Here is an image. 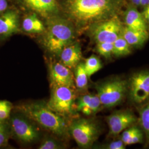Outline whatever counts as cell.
I'll use <instances>...</instances> for the list:
<instances>
[{"label":"cell","instance_id":"f1b7e54d","mask_svg":"<svg viewBox=\"0 0 149 149\" xmlns=\"http://www.w3.org/2000/svg\"><path fill=\"white\" fill-rule=\"evenodd\" d=\"M144 138L143 133L141 130H140L137 133L135 134L133 137L130 139L126 143L125 145H130L133 144H138L143 142Z\"/></svg>","mask_w":149,"mask_h":149},{"label":"cell","instance_id":"d6986e66","mask_svg":"<svg viewBox=\"0 0 149 149\" xmlns=\"http://www.w3.org/2000/svg\"><path fill=\"white\" fill-rule=\"evenodd\" d=\"M74 70V84L77 89L83 90L88 85V77L86 72L84 63L80 62L75 68Z\"/></svg>","mask_w":149,"mask_h":149},{"label":"cell","instance_id":"cb8c5ba5","mask_svg":"<svg viewBox=\"0 0 149 149\" xmlns=\"http://www.w3.org/2000/svg\"><path fill=\"white\" fill-rule=\"evenodd\" d=\"M11 134L9 122L7 121V120H0V148L7 144Z\"/></svg>","mask_w":149,"mask_h":149},{"label":"cell","instance_id":"83f0119b","mask_svg":"<svg viewBox=\"0 0 149 149\" xmlns=\"http://www.w3.org/2000/svg\"><path fill=\"white\" fill-rule=\"evenodd\" d=\"M125 145L122 140L113 141L109 144L103 146L102 148L106 149H125Z\"/></svg>","mask_w":149,"mask_h":149},{"label":"cell","instance_id":"603a6c76","mask_svg":"<svg viewBox=\"0 0 149 149\" xmlns=\"http://www.w3.org/2000/svg\"><path fill=\"white\" fill-rule=\"evenodd\" d=\"M60 139H56L50 136L44 138L39 149H61L65 148V145L60 141Z\"/></svg>","mask_w":149,"mask_h":149},{"label":"cell","instance_id":"5bb4252c","mask_svg":"<svg viewBox=\"0 0 149 149\" xmlns=\"http://www.w3.org/2000/svg\"><path fill=\"white\" fill-rule=\"evenodd\" d=\"M60 62L70 69L74 68L82 59V52L80 44L72 43L61 52L59 56Z\"/></svg>","mask_w":149,"mask_h":149},{"label":"cell","instance_id":"4dcf8cb0","mask_svg":"<svg viewBox=\"0 0 149 149\" xmlns=\"http://www.w3.org/2000/svg\"><path fill=\"white\" fill-rule=\"evenodd\" d=\"M145 7V8L144 9V12L143 13V15L145 21L149 23V4Z\"/></svg>","mask_w":149,"mask_h":149},{"label":"cell","instance_id":"9c48e42d","mask_svg":"<svg viewBox=\"0 0 149 149\" xmlns=\"http://www.w3.org/2000/svg\"><path fill=\"white\" fill-rule=\"evenodd\" d=\"M128 90L131 100L140 104L149 98V70L136 72L130 77Z\"/></svg>","mask_w":149,"mask_h":149},{"label":"cell","instance_id":"5b68a950","mask_svg":"<svg viewBox=\"0 0 149 149\" xmlns=\"http://www.w3.org/2000/svg\"><path fill=\"white\" fill-rule=\"evenodd\" d=\"M69 133L79 147L87 149L91 147L98 138L101 130L95 120L80 118L70 121Z\"/></svg>","mask_w":149,"mask_h":149},{"label":"cell","instance_id":"4316f807","mask_svg":"<svg viewBox=\"0 0 149 149\" xmlns=\"http://www.w3.org/2000/svg\"><path fill=\"white\" fill-rule=\"evenodd\" d=\"M140 130V129L135 127V126H132L129 128H127L125 130L123 131L121 140L123 141V143L125 145L126 143L128 140L133 137L135 134L137 133Z\"/></svg>","mask_w":149,"mask_h":149},{"label":"cell","instance_id":"7c38bea8","mask_svg":"<svg viewBox=\"0 0 149 149\" xmlns=\"http://www.w3.org/2000/svg\"><path fill=\"white\" fill-rule=\"evenodd\" d=\"M102 107L97 95H85L80 96L76 102V112H81L86 116L95 114Z\"/></svg>","mask_w":149,"mask_h":149},{"label":"cell","instance_id":"1f68e13d","mask_svg":"<svg viewBox=\"0 0 149 149\" xmlns=\"http://www.w3.org/2000/svg\"><path fill=\"white\" fill-rule=\"evenodd\" d=\"M149 4V0H140V6L145 7Z\"/></svg>","mask_w":149,"mask_h":149},{"label":"cell","instance_id":"ac0fdd59","mask_svg":"<svg viewBox=\"0 0 149 149\" xmlns=\"http://www.w3.org/2000/svg\"><path fill=\"white\" fill-rule=\"evenodd\" d=\"M23 31L29 33H42L45 30V27L37 16L34 14L27 16L22 22Z\"/></svg>","mask_w":149,"mask_h":149},{"label":"cell","instance_id":"3957f363","mask_svg":"<svg viewBox=\"0 0 149 149\" xmlns=\"http://www.w3.org/2000/svg\"><path fill=\"white\" fill-rule=\"evenodd\" d=\"M44 45L50 53L59 56L63 49L74 42L75 32L69 22L60 18L48 21L44 31Z\"/></svg>","mask_w":149,"mask_h":149},{"label":"cell","instance_id":"8fae6325","mask_svg":"<svg viewBox=\"0 0 149 149\" xmlns=\"http://www.w3.org/2000/svg\"><path fill=\"white\" fill-rule=\"evenodd\" d=\"M51 87L65 86L74 88V74L69 68L61 62H53L49 66Z\"/></svg>","mask_w":149,"mask_h":149},{"label":"cell","instance_id":"6da1fadb","mask_svg":"<svg viewBox=\"0 0 149 149\" xmlns=\"http://www.w3.org/2000/svg\"><path fill=\"white\" fill-rule=\"evenodd\" d=\"M125 0H70V15L82 26L93 24L118 16Z\"/></svg>","mask_w":149,"mask_h":149},{"label":"cell","instance_id":"9a60e30c","mask_svg":"<svg viewBox=\"0 0 149 149\" xmlns=\"http://www.w3.org/2000/svg\"><path fill=\"white\" fill-rule=\"evenodd\" d=\"M28 8L45 17L53 16L58 10L55 0H22Z\"/></svg>","mask_w":149,"mask_h":149},{"label":"cell","instance_id":"30bf717a","mask_svg":"<svg viewBox=\"0 0 149 149\" xmlns=\"http://www.w3.org/2000/svg\"><path fill=\"white\" fill-rule=\"evenodd\" d=\"M138 118L128 110L116 111L106 118L109 127V135L117 136L124 130L133 126L138 121Z\"/></svg>","mask_w":149,"mask_h":149},{"label":"cell","instance_id":"e0dca14e","mask_svg":"<svg viewBox=\"0 0 149 149\" xmlns=\"http://www.w3.org/2000/svg\"><path fill=\"white\" fill-rule=\"evenodd\" d=\"M121 36L132 47L140 48L149 39L147 31H135L128 27H123Z\"/></svg>","mask_w":149,"mask_h":149},{"label":"cell","instance_id":"ba28073f","mask_svg":"<svg viewBox=\"0 0 149 149\" xmlns=\"http://www.w3.org/2000/svg\"><path fill=\"white\" fill-rule=\"evenodd\" d=\"M122 22L118 16L92 24L90 29L91 37L96 43H113L121 36Z\"/></svg>","mask_w":149,"mask_h":149},{"label":"cell","instance_id":"44dd1931","mask_svg":"<svg viewBox=\"0 0 149 149\" xmlns=\"http://www.w3.org/2000/svg\"><path fill=\"white\" fill-rule=\"evenodd\" d=\"M84 66L88 78L101 69L102 68L100 59L95 55H92L86 59Z\"/></svg>","mask_w":149,"mask_h":149},{"label":"cell","instance_id":"d6a6232c","mask_svg":"<svg viewBox=\"0 0 149 149\" xmlns=\"http://www.w3.org/2000/svg\"><path fill=\"white\" fill-rule=\"evenodd\" d=\"M130 2L132 3V4L134 6H140V0H130Z\"/></svg>","mask_w":149,"mask_h":149},{"label":"cell","instance_id":"ffe728a7","mask_svg":"<svg viewBox=\"0 0 149 149\" xmlns=\"http://www.w3.org/2000/svg\"><path fill=\"white\" fill-rule=\"evenodd\" d=\"M131 53V47L123 37L119 36L113 42V55L116 57H122Z\"/></svg>","mask_w":149,"mask_h":149},{"label":"cell","instance_id":"52a82bcc","mask_svg":"<svg viewBox=\"0 0 149 149\" xmlns=\"http://www.w3.org/2000/svg\"><path fill=\"white\" fill-rule=\"evenodd\" d=\"M8 122L11 133L22 143H34L40 138L39 126L21 112L12 114Z\"/></svg>","mask_w":149,"mask_h":149},{"label":"cell","instance_id":"7a4b0ae2","mask_svg":"<svg viewBox=\"0 0 149 149\" xmlns=\"http://www.w3.org/2000/svg\"><path fill=\"white\" fill-rule=\"evenodd\" d=\"M17 108L19 112L60 140H64L69 138V119L53 111L46 103L29 102L20 105Z\"/></svg>","mask_w":149,"mask_h":149},{"label":"cell","instance_id":"8992f818","mask_svg":"<svg viewBox=\"0 0 149 149\" xmlns=\"http://www.w3.org/2000/svg\"><path fill=\"white\" fill-rule=\"evenodd\" d=\"M46 103L53 111L69 119L76 112L74 88L65 86L52 87L50 98Z\"/></svg>","mask_w":149,"mask_h":149},{"label":"cell","instance_id":"4fadbf2b","mask_svg":"<svg viewBox=\"0 0 149 149\" xmlns=\"http://www.w3.org/2000/svg\"><path fill=\"white\" fill-rule=\"evenodd\" d=\"M18 16L16 11H7L0 15V37H9L18 31Z\"/></svg>","mask_w":149,"mask_h":149},{"label":"cell","instance_id":"277c9868","mask_svg":"<svg viewBox=\"0 0 149 149\" xmlns=\"http://www.w3.org/2000/svg\"><path fill=\"white\" fill-rule=\"evenodd\" d=\"M95 88L102 107L111 108L119 105L124 99L128 82L122 79L113 78L97 84Z\"/></svg>","mask_w":149,"mask_h":149},{"label":"cell","instance_id":"d4e9b609","mask_svg":"<svg viewBox=\"0 0 149 149\" xmlns=\"http://www.w3.org/2000/svg\"><path fill=\"white\" fill-rule=\"evenodd\" d=\"M96 50L98 53L106 59H110L113 55V43L101 42L97 43Z\"/></svg>","mask_w":149,"mask_h":149},{"label":"cell","instance_id":"2e32d148","mask_svg":"<svg viewBox=\"0 0 149 149\" xmlns=\"http://www.w3.org/2000/svg\"><path fill=\"white\" fill-rule=\"evenodd\" d=\"M126 26L135 31H147L146 21L143 14L140 13L134 6H130L124 14Z\"/></svg>","mask_w":149,"mask_h":149},{"label":"cell","instance_id":"f546056e","mask_svg":"<svg viewBox=\"0 0 149 149\" xmlns=\"http://www.w3.org/2000/svg\"><path fill=\"white\" fill-rule=\"evenodd\" d=\"M8 7L7 0H0V15L5 12Z\"/></svg>","mask_w":149,"mask_h":149},{"label":"cell","instance_id":"7402d4cb","mask_svg":"<svg viewBox=\"0 0 149 149\" xmlns=\"http://www.w3.org/2000/svg\"><path fill=\"white\" fill-rule=\"evenodd\" d=\"M139 122L149 143V100L139 111Z\"/></svg>","mask_w":149,"mask_h":149},{"label":"cell","instance_id":"484cf974","mask_svg":"<svg viewBox=\"0 0 149 149\" xmlns=\"http://www.w3.org/2000/svg\"><path fill=\"white\" fill-rule=\"evenodd\" d=\"M13 108L12 103L6 100L0 101V120H7L10 117Z\"/></svg>","mask_w":149,"mask_h":149}]
</instances>
